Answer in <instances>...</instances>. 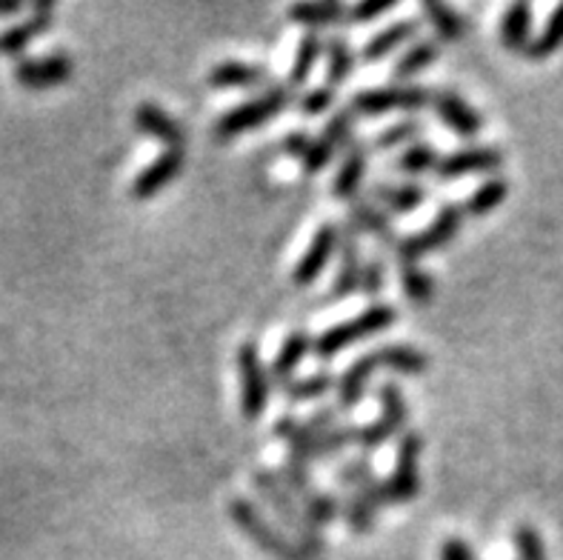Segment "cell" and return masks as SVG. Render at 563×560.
<instances>
[{
    "label": "cell",
    "instance_id": "8d00e7d4",
    "mask_svg": "<svg viewBox=\"0 0 563 560\" xmlns=\"http://www.w3.org/2000/svg\"><path fill=\"white\" fill-rule=\"evenodd\" d=\"M338 501H341V515H343V520H346V526H350V532L357 535V538L372 535L378 512L372 509L364 497L357 495V492L343 490V486H341V495H338Z\"/></svg>",
    "mask_w": 563,
    "mask_h": 560
},
{
    "label": "cell",
    "instance_id": "5bb4252c",
    "mask_svg": "<svg viewBox=\"0 0 563 560\" xmlns=\"http://www.w3.org/2000/svg\"><path fill=\"white\" fill-rule=\"evenodd\" d=\"M378 370H386V352H384V347L372 349V352L361 355L355 363H352L350 370L343 372L341 381H338V386H335V392H338V409L352 411V409H355V406L364 404V397H366V389H369L372 375H375V372H378Z\"/></svg>",
    "mask_w": 563,
    "mask_h": 560
},
{
    "label": "cell",
    "instance_id": "f1b7e54d",
    "mask_svg": "<svg viewBox=\"0 0 563 560\" xmlns=\"http://www.w3.org/2000/svg\"><path fill=\"white\" fill-rule=\"evenodd\" d=\"M441 57V41L438 37H421L415 41L412 46L404 50V55L395 61L393 80L395 84H412V78H418L421 72H427L429 66L435 64Z\"/></svg>",
    "mask_w": 563,
    "mask_h": 560
},
{
    "label": "cell",
    "instance_id": "4fadbf2b",
    "mask_svg": "<svg viewBox=\"0 0 563 560\" xmlns=\"http://www.w3.org/2000/svg\"><path fill=\"white\" fill-rule=\"evenodd\" d=\"M335 252H338V223L327 220V223H321V227L314 229L307 252H303L300 261L295 263L292 284L300 286V289H303V286H312L314 281L321 277V272L327 270Z\"/></svg>",
    "mask_w": 563,
    "mask_h": 560
},
{
    "label": "cell",
    "instance_id": "83f0119b",
    "mask_svg": "<svg viewBox=\"0 0 563 560\" xmlns=\"http://www.w3.org/2000/svg\"><path fill=\"white\" fill-rule=\"evenodd\" d=\"M350 7L341 3V0H318V3H295V7L286 9V18L295 23V26H303L307 32H318V29L335 26V23L346 21Z\"/></svg>",
    "mask_w": 563,
    "mask_h": 560
},
{
    "label": "cell",
    "instance_id": "4316f807",
    "mask_svg": "<svg viewBox=\"0 0 563 560\" xmlns=\"http://www.w3.org/2000/svg\"><path fill=\"white\" fill-rule=\"evenodd\" d=\"M52 26V3L46 0H37L35 14L29 18L26 23H18V26H9L7 32H0V55H21L29 43L41 37L43 32H49Z\"/></svg>",
    "mask_w": 563,
    "mask_h": 560
},
{
    "label": "cell",
    "instance_id": "5b68a950",
    "mask_svg": "<svg viewBox=\"0 0 563 560\" xmlns=\"http://www.w3.org/2000/svg\"><path fill=\"white\" fill-rule=\"evenodd\" d=\"M378 406L380 415L378 420L372 424L357 426L355 424V447L364 454L375 452L378 447H384L386 440L395 438V435H404L409 429V404L404 397V389H400L395 381H386L378 386Z\"/></svg>",
    "mask_w": 563,
    "mask_h": 560
},
{
    "label": "cell",
    "instance_id": "f6af8a7d",
    "mask_svg": "<svg viewBox=\"0 0 563 560\" xmlns=\"http://www.w3.org/2000/svg\"><path fill=\"white\" fill-rule=\"evenodd\" d=\"M335 155L338 150L332 143L323 141L321 135L312 138V150H309L307 157L300 161V169H303V175H318V172H323L332 161H335Z\"/></svg>",
    "mask_w": 563,
    "mask_h": 560
},
{
    "label": "cell",
    "instance_id": "30bf717a",
    "mask_svg": "<svg viewBox=\"0 0 563 560\" xmlns=\"http://www.w3.org/2000/svg\"><path fill=\"white\" fill-rule=\"evenodd\" d=\"M338 255H341V266H338L335 281L329 286V304L346 300L355 292H361V270H364L366 257H361V234L350 220L338 223Z\"/></svg>",
    "mask_w": 563,
    "mask_h": 560
},
{
    "label": "cell",
    "instance_id": "3957f363",
    "mask_svg": "<svg viewBox=\"0 0 563 560\" xmlns=\"http://www.w3.org/2000/svg\"><path fill=\"white\" fill-rule=\"evenodd\" d=\"M292 103V89L286 84H272L264 95H257L252 100H243L235 109L223 112L212 127V135L218 141H232V138L250 132V129L264 127V123L275 121L286 107Z\"/></svg>",
    "mask_w": 563,
    "mask_h": 560
},
{
    "label": "cell",
    "instance_id": "9a60e30c",
    "mask_svg": "<svg viewBox=\"0 0 563 560\" xmlns=\"http://www.w3.org/2000/svg\"><path fill=\"white\" fill-rule=\"evenodd\" d=\"M504 161H507V155L498 146H464V150L441 157V164H438L435 172L441 180H455L466 178V175L498 172L504 166Z\"/></svg>",
    "mask_w": 563,
    "mask_h": 560
},
{
    "label": "cell",
    "instance_id": "9c48e42d",
    "mask_svg": "<svg viewBox=\"0 0 563 560\" xmlns=\"http://www.w3.org/2000/svg\"><path fill=\"white\" fill-rule=\"evenodd\" d=\"M421 454L423 435L418 429H407L398 438V452H395V466L389 475V495L393 506L412 504L421 492Z\"/></svg>",
    "mask_w": 563,
    "mask_h": 560
},
{
    "label": "cell",
    "instance_id": "bcb514c9",
    "mask_svg": "<svg viewBox=\"0 0 563 560\" xmlns=\"http://www.w3.org/2000/svg\"><path fill=\"white\" fill-rule=\"evenodd\" d=\"M398 7L395 0H361L355 7H350V14H346V23L350 26H361V23H372L380 14L393 12Z\"/></svg>",
    "mask_w": 563,
    "mask_h": 560
},
{
    "label": "cell",
    "instance_id": "d590c367",
    "mask_svg": "<svg viewBox=\"0 0 563 560\" xmlns=\"http://www.w3.org/2000/svg\"><path fill=\"white\" fill-rule=\"evenodd\" d=\"M400 289L412 306H429L435 300V277L421 270V263H398Z\"/></svg>",
    "mask_w": 563,
    "mask_h": 560
},
{
    "label": "cell",
    "instance_id": "8fae6325",
    "mask_svg": "<svg viewBox=\"0 0 563 560\" xmlns=\"http://www.w3.org/2000/svg\"><path fill=\"white\" fill-rule=\"evenodd\" d=\"M14 80L26 89H52L75 75V57L66 52H52L43 57H21L12 69Z\"/></svg>",
    "mask_w": 563,
    "mask_h": 560
},
{
    "label": "cell",
    "instance_id": "681fc988",
    "mask_svg": "<svg viewBox=\"0 0 563 560\" xmlns=\"http://www.w3.org/2000/svg\"><path fill=\"white\" fill-rule=\"evenodd\" d=\"M309 150H312V138H309L303 129H295V132H289V135L280 141V152L289 157H300V161H303Z\"/></svg>",
    "mask_w": 563,
    "mask_h": 560
},
{
    "label": "cell",
    "instance_id": "4dcf8cb0",
    "mask_svg": "<svg viewBox=\"0 0 563 560\" xmlns=\"http://www.w3.org/2000/svg\"><path fill=\"white\" fill-rule=\"evenodd\" d=\"M323 52H327V41H323L318 32H307V35L300 37L298 50H295V57H292V66H289V78H286V86H289V89H300V86H307Z\"/></svg>",
    "mask_w": 563,
    "mask_h": 560
},
{
    "label": "cell",
    "instance_id": "7402d4cb",
    "mask_svg": "<svg viewBox=\"0 0 563 560\" xmlns=\"http://www.w3.org/2000/svg\"><path fill=\"white\" fill-rule=\"evenodd\" d=\"M214 89H264L272 86V72L264 64H246V61H221L207 75Z\"/></svg>",
    "mask_w": 563,
    "mask_h": 560
},
{
    "label": "cell",
    "instance_id": "ac0fdd59",
    "mask_svg": "<svg viewBox=\"0 0 563 560\" xmlns=\"http://www.w3.org/2000/svg\"><path fill=\"white\" fill-rule=\"evenodd\" d=\"M432 107H435L438 121H441L446 129H452L455 135L461 138L481 135V129H484V114L472 107L464 95H457L455 89H438Z\"/></svg>",
    "mask_w": 563,
    "mask_h": 560
},
{
    "label": "cell",
    "instance_id": "d6a6232c",
    "mask_svg": "<svg viewBox=\"0 0 563 560\" xmlns=\"http://www.w3.org/2000/svg\"><path fill=\"white\" fill-rule=\"evenodd\" d=\"M509 198V180L504 175H495V178L484 180L478 189L472 191L470 198L464 204V212L470 218H486V215H493L504 200Z\"/></svg>",
    "mask_w": 563,
    "mask_h": 560
},
{
    "label": "cell",
    "instance_id": "7a4b0ae2",
    "mask_svg": "<svg viewBox=\"0 0 563 560\" xmlns=\"http://www.w3.org/2000/svg\"><path fill=\"white\" fill-rule=\"evenodd\" d=\"M395 320H398V309L393 304L366 306L364 312H357L355 318L335 323L318 338H312V355L321 358V361H332L341 352L355 347L357 341H366V338H375V334L393 329Z\"/></svg>",
    "mask_w": 563,
    "mask_h": 560
},
{
    "label": "cell",
    "instance_id": "277c9868",
    "mask_svg": "<svg viewBox=\"0 0 563 560\" xmlns=\"http://www.w3.org/2000/svg\"><path fill=\"white\" fill-rule=\"evenodd\" d=\"M435 100V92L421 84H393L375 86V89H361L350 100V112L355 118H384L389 112H421Z\"/></svg>",
    "mask_w": 563,
    "mask_h": 560
},
{
    "label": "cell",
    "instance_id": "7dc6e473",
    "mask_svg": "<svg viewBox=\"0 0 563 560\" xmlns=\"http://www.w3.org/2000/svg\"><path fill=\"white\" fill-rule=\"evenodd\" d=\"M332 103H335V89L323 84L318 86V89L303 92V98H300V112L307 114V118H318V114H323L327 109H332Z\"/></svg>",
    "mask_w": 563,
    "mask_h": 560
},
{
    "label": "cell",
    "instance_id": "c3c4849f",
    "mask_svg": "<svg viewBox=\"0 0 563 560\" xmlns=\"http://www.w3.org/2000/svg\"><path fill=\"white\" fill-rule=\"evenodd\" d=\"M386 286V270L378 257H369L364 261V270H361V292L366 298H378Z\"/></svg>",
    "mask_w": 563,
    "mask_h": 560
},
{
    "label": "cell",
    "instance_id": "7c38bea8",
    "mask_svg": "<svg viewBox=\"0 0 563 560\" xmlns=\"http://www.w3.org/2000/svg\"><path fill=\"white\" fill-rule=\"evenodd\" d=\"M335 481L338 486H343V490L357 492V495L364 497L366 504H369L375 512L389 509V506H393L389 481H384V477L375 472L369 458H355V461L341 463V469L335 472Z\"/></svg>",
    "mask_w": 563,
    "mask_h": 560
},
{
    "label": "cell",
    "instance_id": "d4e9b609",
    "mask_svg": "<svg viewBox=\"0 0 563 560\" xmlns=\"http://www.w3.org/2000/svg\"><path fill=\"white\" fill-rule=\"evenodd\" d=\"M418 32H421V21L418 18H400V21L389 23V26L380 29L378 35L364 46V52H361L364 64H378L386 55H393L400 46H407L409 41H415Z\"/></svg>",
    "mask_w": 563,
    "mask_h": 560
},
{
    "label": "cell",
    "instance_id": "44dd1931",
    "mask_svg": "<svg viewBox=\"0 0 563 560\" xmlns=\"http://www.w3.org/2000/svg\"><path fill=\"white\" fill-rule=\"evenodd\" d=\"M135 127L152 141L164 143L166 150H186V129L152 100H143L135 109Z\"/></svg>",
    "mask_w": 563,
    "mask_h": 560
},
{
    "label": "cell",
    "instance_id": "ba28073f",
    "mask_svg": "<svg viewBox=\"0 0 563 560\" xmlns=\"http://www.w3.org/2000/svg\"><path fill=\"white\" fill-rule=\"evenodd\" d=\"M238 381H241L243 420L255 424V420L264 418L266 406H269L272 381L264 366V358H261V349H257V341H252V338H246L238 347Z\"/></svg>",
    "mask_w": 563,
    "mask_h": 560
},
{
    "label": "cell",
    "instance_id": "b9f144b4",
    "mask_svg": "<svg viewBox=\"0 0 563 560\" xmlns=\"http://www.w3.org/2000/svg\"><path fill=\"white\" fill-rule=\"evenodd\" d=\"M278 477L284 481V486L292 492L295 497H303L309 490H314L312 472H309V463L298 461V458H292V454H286L284 461H280Z\"/></svg>",
    "mask_w": 563,
    "mask_h": 560
},
{
    "label": "cell",
    "instance_id": "1f68e13d",
    "mask_svg": "<svg viewBox=\"0 0 563 560\" xmlns=\"http://www.w3.org/2000/svg\"><path fill=\"white\" fill-rule=\"evenodd\" d=\"M423 14H427V21L432 23V29H435L438 41L457 43L470 35V21H466V14L457 12L455 7H446L441 0H423Z\"/></svg>",
    "mask_w": 563,
    "mask_h": 560
},
{
    "label": "cell",
    "instance_id": "d6986e66",
    "mask_svg": "<svg viewBox=\"0 0 563 560\" xmlns=\"http://www.w3.org/2000/svg\"><path fill=\"white\" fill-rule=\"evenodd\" d=\"M307 424L312 426L314 432H318V438H321L329 461L346 452L350 447H355V424L343 418L341 411H338V406H318V409L309 415Z\"/></svg>",
    "mask_w": 563,
    "mask_h": 560
},
{
    "label": "cell",
    "instance_id": "60d3db41",
    "mask_svg": "<svg viewBox=\"0 0 563 560\" xmlns=\"http://www.w3.org/2000/svg\"><path fill=\"white\" fill-rule=\"evenodd\" d=\"M423 135V123L409 118V121H398L393 127H386L375 141H372V150L378 152H389V150H398V146H412L418 143V138Z\"/></svg>",
    "mask_w": 563,
    "mask_h": 560
},
{
    "label": "cell",
    "instance_id": "74e56055",
    "mask_svg": "<svg viewBox=\"0 0 563 560\" xmlns=\"http://www.w3.org/2000/svg\"><path fill=\"white\" fill-rule=\"evenodd\" d=\"M338 386L335 375L332 372H314V375L309 377H300V381H292L286 383L284 389V397L286 404H307V400H318V397H323L327 392H332Z\"/></svg>",
    "mask_w": 563,
    "mask_h": 560
},
{
    "label": "cell",
    "instance_id": "8992f818",
    "mask_svg": "<svg viewBox=\"0 0 563 560\" xmlns=\"http://www.w3.org/2000/svg\"><path fill=\"white\" fill-rule=\"evenodd\" d=\"M229 518H232V524H235L238 529H241V532L246 535L257 549H261V552L269 554V558L307 560L303 558V552L295 547V540L286 538L278 526H272L269 520L264 518V512L257 509L250 497H241V495L232 497V501H229Z\"/></svg>",
    "mask_w": 563,
    "mask_h": 560
},
{
    "label": "cell",
    "instance_id": "52a82bcc",
    "mask_svg": "<svg viewBox=\"0 0 563 560\" xmlns=\"http://www.w3.org/2000/svg\"><path fill=\"white\" fill-rule=\"evenodd\" d=\"M464 204H443L441 212L435 215V220L429 227L409 234V238H400L395 243V257H398V263H418L421 257L432 255L441 246L455 241L461 227H464Z\"/></svg>",
    "mask_w": 563,
    "mask_h": 560
},
{
    "label": "cell",
    "instance_id": "7bdbcfd3",
    "mask_svg": "<svg viewBox=\"0 0 563 560\" xmlns=\"http://www.w3.org/2000/svg\"><path fill=\"white\" fill-rule=\"evenodd\" d=\"M321 138L332 143L338 152L350 150L352 141H355V114H352L350 109H341V112L332 114L327 121V127H323Z\"/></svg>",
    "mask_w": 563,
    "mask_h": 560
},
{
    "label": "cell",
    "instance_id": "484cf974",
    "mask_svg": "<svg viewBox=\"0 0 563 560\" xmlns=\"http://www.w3.org/2000/svg\"><path fill=\"white\" fill-rule=\"evenodd\" d=\"M369 200L378 204L384 212L393 215H412L418 212L427 200V191L418 184H369Z\"/></svg>",
    "mask_w": 563,
    "mask_h": 560
},
{
    "label": "cell",
    "instance_id": "e0dca14e",
    "mask_svg": "<svg viewBox=\"0 0 563 560\" xmlns=\"http://www.w3.org/2000/svg\"><path fill=\"white\" fill-rule=\"evenodd\" d=\"M184 164H186L184 150H164L150 166H146V169L141 172V175H137L135 180H132V184H129V198L152 200L155 195H161L172 180L178 178L180 172H184Z\"/></svg>",
    "mask_w": 563,
    "mask_h": 560
},
{
    "label": "cell",
    "instance_id": "ee69618b",
    "mask_svg": "<svg viewBox=\"0 0 563 560\" xmlns=\"http://www.w3.org/2000/svg\"><path fill=\"white\" fill-rule=\"evenodd\" d=\"M515 552L518 560H550L547 558V543H543L541 532L532 524H518L515 526Z\"/></svg>",
    "mask_w": 563,
    "mask_h": 560
},
{
    "label": "cell",
    "instance_id": "f35d334b",
    "mask_svg": "<svg viewBox=\"0 0 563 560\" xmlns=\"http://www.w3.org/2000/svg\"><path fill=\"white\" fill-rule=\"evenodd\" d=\"M438 164H441V152L432 143L418 141L395 157L393 169L400 172V175H423L429 169H438Z\"/></svg>",
    "mask_w": 563,
    "mask_h": 560
},
{
    "label": "cell",
    "instance_id": "603a6c76",
    "mask_svg": "<svg viewBox=\"0 0 563 560\" xmlns=\"http://www.w3.org/2000/svg\"><path fill=\"white\" fill-rule=\"evenodd\" d=\"M350 223L357 229V234H369L384 246L395 249V243L400 241L393 218L378 204H372L369 198H361V195L350 204Z\"/></svg>",
    "mask_w": 563,
    "mask_h": 560
},
{
    "label": "cell",
    "instance_id": "ab89813d",
    "mask_svg": "<svg viewBox=\"0 0 563 560\" xmlns=\"http://www.w3.org/2000/svg\"><path fill=\"white\" fill-rule=\"evenodd\" d=\"M561 46H563V3L550 14L547 26L532 37V43H529V50L523 52V55H527L529 61H547V57L555 55Z\"/></svg>",
    "mask_w": 563,
    "mask_h": 560
},
{
    "label": "cell",
    "instance_id": "e575fe53",
    "mask_svg": "<svg viewBox=\"0 0 563 560\" xmlns=\"http://www.w3.org/2000/svg\"><path fill=\"white\" fill-rule=\"evenodd\" d=\"M295 501H300V509L309 518V524L314 529H321V532L329 524H335L341 518V501H338V495H332L327 490L314 486V490H309L303 497H295Z\"/></svg>",
    "mask_w": 563,
    "mask_h": 560
},
{
    "label": "cell",
    "instance_id": "816d5d0a",
    "mask_svg": "<svg viewBox=\"0 0 563 560\" xmlns=\"http://www.w3.org/2000/svg\"><path fill=\"white\" fill-rule=\"evenodd\" d=\"M23 3L21 0H0V14H12V12H21Z\"/></svg>",
    "mask_w": 563,
    "mask_h": 560
},
{
    "label": "cell",
    "instance_id": "cb8c5ba5",
    "mask_svg": "<svg viewBox=\"0 0 563 560\" xmlns=\"http://www.w3.org/2000/svg\"><path fill=\"white\" fill-rule=\"evenodd\" d=\"M309 352H312V338H309L307 329H292V332L286 334V341L280 343L275 361H272L269 381L278 389H284L286 383L295 381V372H298V366L303 363V358Z\"/></svg>",
    "mask_w": 563,
    "mask_h": 560
},
{
    "label": "cell",
    "instance_id": "f546056e",
    "mask_svg": "<svg viewBox=\"0 0 563 560\" xmlns=\"http://www.w3.org/2000/svg\"><path fill=\"white\" fill-rule=\"evenodd\" d=\"M532 7L518 0L500 18V43L509 52H527L532 43Z\"/></svg>",
    "mask_w": 563,
    "mask_h": 560
},
{
    "label": "cell",
    "instance_id": "2e32d148",
    "mask_svg": "<svg viewBox=\"0 0 563 560\" xmlns=\"http://www.w3.org/2000/svg\"><path fill=\"white\" fill-rule=\"evenodd\" d=\"M275 438H278L280 443H286V454H292V458L309 463V466H312V463L329 461V454L327 449H323L318 432H314L307 420H298L295 415H280V418L275 420Z\"/></svg>",
    "mask_w": 563,
    "mask_h": 560
},
{
    "label": "cell",
    "instance_id": "ffe728a7",
    "mask_svg": "<svg viewBox=\"0 0 563 560\" xmlns=\"http://www.w3.org/2000/svg\"><path fill=\"white\" fill-rule=\"evenodd\" d=\"M369 155L372 146L361 138H355L350 150L343 152L341 166H338L335 180H332V195L338 200H350L352 204L361 195V186H364L366 172H369Z\"/></svg>",
    "mask_w": 563,
    "mask_h": 560
},
{
    "label": "cell",
    "instance_id": "6da1fadb",
    "mask_svg": "<svg viewBox=\"0 0 563 560\" xmlns=\"http://www.w3.org/2000/svg\"><path fill=\"white\" fill-rule=\"evenodd\" d=\"M252 483H255L261 501H264V504L284 520L286 529L295 535V547L303 552V558H321L323 549H327V538H323L321 529H314V526L309 524V518L303 515V509H300V504L295 501L292 492L286 490L284 481L278 477V472H275V469H257L255 475H252Z\"/></svg>",
    "mask_w": 563,
    "mask_h": 560
},
{
    "label": "cell",
    "instance_id": "836d02e7",
    "mask_svg": "<svg viewBox=\"0 0 563 560\" xmlns=\"http://www.w3.org/2000/svg\"><path fill=\"white\" fill-rule=\"evenodd\" d=\"M355 72V52L346 35H332L327 41V86H343Z\"/></svg>",
    "mask_w": 563,
    "mask_h": 560
},
{
    "label": "cell",
    "instance_id": "f907efd6",
    "mask_svg": "<svg viewBox=\"0 0 563 560\" xmlns=\"http://www.w3.org/2000/svg\"><path fill=\"white\" fill-rule=\"evenodd\" d=\"M441 560H475L470 543L461 538H446L441 547Z\"/></svg>",
    "mask_w": 563,
    "mask_h": 560
}]
</instances>
